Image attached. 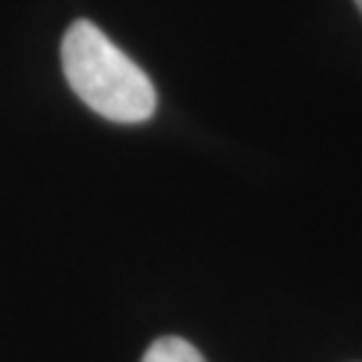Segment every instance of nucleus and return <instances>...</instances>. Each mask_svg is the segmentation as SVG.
I'll list each match as a JSON object with an SVG mask.
<instances>
[{
  "mask_svg": "<svg viewBox=\"0 0 362 362\" xmlns=\"http://www.w3.org/2000/svg\"><path fill=\"white\" fill-rule=\"evenodd\" d=\"M143 362H207L191 341L177 336L156 338L143 354Z\"/></svg>",
  "mask_w": 362,
  "mask_h": 362,
  "instance_id": "obj_2",
  "label": "nucleus"
},
{
  "mask_svg": "<svg viewBox=\"0 0 362 362\" xmlns=\"http://www.w3.org/2000/svg\"><path fill=\"white\" fill-rule=\"evenodd\" d=\"M354 3H357V8H360V11H362V0H354Z\"/></svg>",
  "mask_w": 362,
  "mask_h": 362,
  "instance_id": "obj_3",
  "label": "nucleus"
},
{
  "mask_svg": "<svg viewBox=\"0 0 362 362\" xmlns=\"http://www.w3.org/2000/svg\"><path fill=\"white\" fill-rule=\"evenodd\" d=\"M62 70L78 100L116 124H140L156 110V89L137 62L89 19H78L62 38Z\"/></svg>",
  "mask_w": 362,
  "mask_h": 362,
  "instance_id": "obj_1",
  "label": "nucleus"
}]
</instances>
